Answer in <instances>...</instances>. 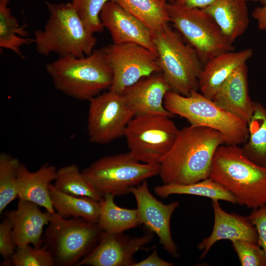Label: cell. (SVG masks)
<instances>
[{"label":"cell","instance_id":"4","mask_svg":"<svg viewBox=\"0 0 266 266\" xmlns=\"http://www.w3.org/2000/svg\"><path fill=\"white\" fill-rule=\"evenodd\" d=\"M48 18L42 30L34 32L33 43L42 56L83 57L92 53L97 39L85 28L71 2H45Z\"/></svg>","mask_w":266,"mask_h":266},{"label":"cell","instance_id":"40","mask_svg":"<svg viewBox=\"0 0 266 266\" xmlns=\"http://www.w3.org/2000/svg\"><path fill=\"white\" fill-rule=\"evenodd\" d=\"M253 1H254V2H257V1H259L261 3H262L264 0H251Z\"/></svg>","mask_w":266,"mask_h":266},{"label":"cell","instance_id":"24","mask_svg":"<svg viewBox=\"0 0 266 266\" xmlns=\"http://www.w3.org/2000/svg\"><path fill=\"white\" fill-rule=\"evenodd\" d=\"M114 196H103L100 200V209L98 225L104 232L123 233L126 230L140 225L137 209L118 206L114 201Z\"/></svg>","mask_w":266,"mask_h":266},{"label":"cell","instance_id":"22","mask_svg":"<svg viewBox=\"0 0 266 266\" xmlns=\"http://www.w3.org/2000/svg\"><path fill=\"white\" fill-rule=\"evenodd\" d=\"M248 0H215L202 9L214 20L232 44L243 34L249 24Z\"/></svg>","mask_w":266,"mask_h":266},{"label":"cell","instance_id":"14","mask_svg":"<svg viewBox=\"0 0 266 266\" xmlns=\"http://www.w3.org/2000/svg\"><path fill=\"white\" fill-rule=\"evenodd\" d=\"M154 235L150 232L132 237L123 233L102 231L97 245L76 266H133L136 262L134 255L150 243Z\"/></svg>","mask_w":266,"mask_h":266},{"label":"cell","instance_id":"18","mask_svg":"<svg viewBox=\"0 0 266 266\" xmlns=\"http://www.w3.org/2000/svg\"><path fill=\"white\" fill-rule=\"evenodd\" d=\"M39 206L19 200L16 209L9 211L13 221V239L17 247L43 245V228L50 222L53 214L42 211Z\"/></svg>","mask_w":266,"mask_h":266},{"label":"cell","instance_id":"12","mask_svg":"<svg viewBox=\"0 0 266 266\" xmlns=\"http://www.w3.org/2000/svg\"><path fill=\"white\" fill-rule=\"evenodd\" d=\"M104 49L113 72L112 91L122 94L141 78L161 72L157 54L143 46L112 43Z\"/></svg>","mask_w":266,"mask_h":266},{"label":"cell","instance_id":"27","mask_svg":"<svg viewBox=\"0 0 266 266\" xmlns=\"http://www.w3.org/2000/svg\"><path fill=\"white\" fill-rule=\"evenodd\" d=\"M154 191L162 198L173 194H186L236 203L234 197L229 191L209 177L189 184H164L155 187Z\"/></svg>","mask_w":266,"mask_h":266},{"label":"cell","instance_id":"29","mask_svg":"<svg viewBox=\"0 0 266 266\" xmlns=\"http://www.w3.org/2000/svg\"><path fill=\"white\" fill-rule=\"evenodd\" d=\"M54 181V187L63 193L88 197L98 200L102 198L87 180L76 164L66 165L58 169Z\"/></svg>","mask_w":266,"mask_h":266},{"label":"cell","instance_id":"21","mask_svg":"<svg viewBox=\"0 0 266 266\" xmlns=\"http://www.w3.org/2000/svg\"><path fill=\"white\" fill-rule=\"evenodd\" d=\"M57 172L56 167L49 163L33 172L21 163L16 186L19 200L32 202L52 214L56 213L49 194V185L55 181Z\"/></svg>","mask_w":266,"mask_h":266},{"label":"cell","instance_id":"23","mask_svg":"<svg viewBox=\"0 0 266 266\" xmlns=\"http://www.w3.org/2000/svg\"><path fill=\"white\" fill-rule=\"evenodd\" d=\"M49 194L56 212L64 218H81L97 223L100 203L88 197L76 196L63 193L51 183Z\"/></svg>","mask_w":266,"mask_h":266},{"label":"cell","instance_id":"32","mask_svg":"<svg viewBox=\"0 0 266 266\" xmlns=\"http://www.w3.org/2000/svg\"><path fill=\"white\" fill-rule=\"evenodd\" d=\"M112 0H72L71 3L86 29L94 34L103 31L104 28L100 14L104 5Z\"/></svg>","mask_w":266,"mask_h":266},{"label":"cell","instance_id":"17","mask_svg":"<svg viewBox=\"0 0 266 266\" xmlns=\"http://www.w3.org/2000/svg\"><path fill=\"white\" fill-rule=\"evenodd\" d=\"M212 207L214 226L210 235L198 245L199 250L203 251L200 259L204 258L212 246L221 240H243L258 244L256 228L247 216L226 212L221 207L218 200H212Z\"/></svg>","mask_w":266,"mask_h":266},{"label":"cell","instance_id":"25","mask_svg":"<svg viewBox=\"0 0 266 266\" xmlns=\"http://www.w3.org/2000/svg\"><path fill=\"white\" fill-rule=\"evenodd\" d=\"M248 128V137L242 151L250 160L266 168V107L260 102L255 101Z\"/></svg>","mask_w":266,"mask_h":266},{"label":"cell","instance_id":"33","mask_svg":"<svg viewBox=\"0 0 266 266\" xmlns=\"http://www.w3.org/2000/svg\"><path fill=\"white\" fill-rule=\"evenodd\" d=\"M242 266H266V254L259 244L243 240L231 241Z\"/></svg>","mask_w":266,"mask_h":266},{"label":"cell","instance_id":"8","mask_svg":"<svg viewBox=\"0 0 266 266\" xmlns=\"http://www.w3.org/2000/svg\"><path fill=\"white\" fill-rule=\"evenodd\" d=\"M102 231L97 223L64 218L56 212L44 232L43 245L52 254L56 266H76L97 245Z\"/></svg>","mask_w":266,"mask_h":266},{"label":"cell","instance_id":"15","mask_svg":"<svg viewBox=\"0 0 266 266\" xmlns=\"http://www.w3.org/2000/svg\"><path fill=\"white\" fill-rule=\"evenodd\" d=\"M100 18L104 28L109 31L113 43H135L156 54L152 31L114 0L104 5Z\"/></svg>","mask_w":266,"mask_h":266},{"label":"cell","instance_id":"20","mask_svg":"<svg viewBox=\"0 0 266 266\" xmlns=\"http://www.w3.org/2000/svg\"><path fill=\"white\" fill-rule=\"evenodd\" d=\"M253 50L229 51L209 60L203 66L198 79L200 93L212 100L216 92L231 74L252 56Z\"/></svg>","mask_w":266,"mask_h":266},{"label":"cell","instance_id":"16","mask_svg":"<svg viewBox=\"0 0 266 266\" xmlns=\"http://www.w3.org/2000/svg\"><path fill=\"white\" fill-rule=\"evenodd\" d=\"M170 90L171 87L162 72H157L141 78L122 94L134 116L161 115L171 117L173 114L164 104L165 97Z\"/></svg>","mask_w":266,"mask_h":266},{"label":"cell","instance_id":"38","mask_svg":"<svg viewBox=\"0 0 266 266\" xmlns=\"http://www.w3.org/2000/svg\"><path fill=\"white\" fill-rule=\"evenodd\" d=\"M215 0H175L174 3L187 7L204 9Z\"/></svg>","mask_w":266,"mask_h":266},{"label":"cell","instance_id":"30","mask_svg":"<svg viewBox=\"0 0 266 266\" xmlns=\"http://www.w3.org/2000/svg\"><path fill=\"white\" fill-rule=\"evenodd\" d=\"M19 160L8 154L0 155V214L13 200L18 198L16 181L20 165Z\"/></svg>","mask_w":266,"mask_h":266},{"label":"cell","instance_id":"1","mask_svg":"<svg viewBox=\"0 0 266 266\" xmlns=\"http://www.w3.org/2000/svg\"><path fill=\"white\" fill-rule=\"evenodd\" d=\"M222 134L210 128L191 125L179 130L171 148L160 163L164 184H189L209 177Z\"/></svg>","mask_w":266,"mask_h":266},{"label":"cell","instance_id":"36","mask_svg":"<svg viewBox=\"0 0 266 266\" xmlns=\"http://www.w3.org/2000/svg\"><path fill=\"white\" fill-rule=\"evenodd\" d=\"M173 265V263L167 262L159 257L157 250L155 249L147 258L136 262L133 266H171Z\"/></svg>","mask_w":266,"mask_h":266},{"label":"cell","instance_id":"34","mask_svg":"<svg viewBox=\"0 0 266 266\" xmlns=\"http://www.w3.org/2000/svg\"><path fill=\"white\" fill-rule=\"evenodd\" d=\"M12 230L13 221L9 211L0 223V254L3 260L10 259L17 248L13 241Z\"/></svg>","mask_w":266,"mask_h":266},{"label":"cell","instance_id":"19","mask_svg":"<svg viewBox=\"0 0 266 266\" xmlns=\"http://www.w3.org/2000/svg\"><path fill=\"white\" fill-rule=\"evenodd\" d=\"M247 67H238L222 84L212 100L221 108L246 122L250 120L255 101L249 94Z\"/></svg>","mask_w":266,"mask_h":266},{"label":"cell","instance_id":"11","mask_svg":"<svg viewBox=\"0 0 266 266\" xmlns=\"http://www.w3.org/2000/svg\"><path fill=\"white\" fill-rule=\"evenodd\" d=\"M89 101L87 131L90 141L106 144L124 136L134 115L123 94L108 89Z\"/></svg>","mask_w":266,"mask_h":266},{"label":"cell","instance_id":"5","mask_svg":"<svg viewBox=\"0 0 266 266\" xmlns=\"http://www.w3.org/2000/svg\"><path fill=\"white\" fill-rule=\"evenodd\" d=\"M164 104L172 114L185 118L191 125L218 131L226 144L238 145L248 139L246 122L221 108L198 91L185 96L170 90L165 97Z\"/></svg>","mask_w":266,"mask_h":266},{"label":"cell","instance_id":"6","mask_svg":"<svg viewBox=\"0 0 266 266\" xmlns=\"http://www.w3.org/2000/svg\"><path fill=\"white\" fill-rule=\"evenodd\" d=\"M153 35L159 66L171 90L185 96L198 91L203 66L195 48L169 24Z\"/></svg>","mask_w":266,"mask_h":266},{"label":"cell","instance_id":"7","mask_svg":"<svg viewBox=\"0 0 266 266\" xmlns=\"http://www.w3.org/2000/svg\"><path fill=\"white\" fill-rule=\"evenodd\" d=\"M160 171V164L140 162L128 152L100 158L81 171L102 197H115L131 193L133 187L159 174Z\"/></svg>","mask_w":266,"mask_h":266},{"label":"cell","instance_id":"13","mask_svg":"<svg viewBox=\"0 0 266 266\" xmlns=\"http://www.w3.org/2000/svg\"><path fill=\"white\" fill-rule=\"evenodd\" d=\"M131 193L136 200L140 225L143 224L150 232L156 234L164 249L172 257L178 258V247L171 235L170 221L179 202L163 203L152 195L146 180L133 187Z\"/></svg>","mask_w":266,"mask_h":266},{"label":"cell","instance_id":"3","mask_svg":"<svg viewBox=\"0 0 266 266\" xmlns=\"http://www.w3.org/2000/svg\"><path fill=\"white\" fill-rule=\"evenodd\" d=\"M46 70L55 88L80 100H88L109 89L113 72L104 47L83 57H59Z\"/></svg>","mask_w":266,"mask_h":266},{"label":"cell","instance_id":"31","mask_svg":"<svg viewBox=\"0 0 266 266\" xmlns=\"http://www.w3.org/2000/svg\"><path fill=\"white\" fill-rule=\"evenodd\" d=\"M13 266H54L53 256L44 245L36 247L26 245L17 247L10 258Z\"/></svg>","mask_w":266,"mask_h":266},{"label":"cell","instance_id":"37","mask_svg":"<svg viewBox=\"0 0 266 266\" xmlns=\"http://www.w3.org/2000/svg\"><path fill=\"white\" fill-rule=\"evenodd\" d=\"M262 6L255 8L252 16L256 21L260 30H266V0L262 3Z\"/></svg>","mask_w":266,"mask_h":266},{"label":"cell","instance_id":"2","mask_svg":"<svg viewBox=\"0 0 266 266\" xmlns=\"http://www.w3.org/2000/svg\"><path fill=\"white\" fill-rule=\"evenodd\" d=\"M209 178L229 191L239 205L254 209L266 203V168L250 160L238 145L218 147Z\"/></svg>","mask_w":266,"mask_h":266},{"label":"cell","instance_id":"26","mask_svg":"<svg viewBox=\"0 0 266 266\" xmlns=\"http://www.w3.org/2000/svg\"><path fill=\"white\" fill-rule=\"evenodd\" d=\"M153 33L169 23L167 2L162 0H114Z\"/></svg>","mask_w":266,"mask_h":266},{"label":"cell","instance_id":"28","mask_svg":"<svg viewBox=\"0 0 266 266\" xmlns=\"http://www.w3.org/2000/svg\"><path fill=\"white\" fill-rule=\"evenodd\" d=\"M11 0H0V47L6 49L21 58V47L33 42V38L27 37L26 25L21 26L12 15L8 4Z\"/></svg>","mask_w":266,"mask_h":266},{"label":"cell","instance_id":"39","mask_svg":"<svg viewBox=\"0 0 266 266\" xmlns=\"http://www.w3.org/2000/svg\"><path fill=\"white\" fill-rule=\"evenodd\" d=\"M167 3H174L175 0H162Z\"/></svg>","mask_w":266,"mask_h":266},{"label":"cell","instance_id":"10","mask_svg":"<svg viewBox=\"0 0 266 266\" xmlns=\"http://www.w3.org/2000/svg\"><path fill=\"white\" fill-rule=\"evenodd\" d=\"M179 130L167 116H134L124 136L130 153L140 162L160 164L175 142Z\"/></svg>","mask_w":266,"mask_h":266},{"label":"cell","instance_id":"35","mask_svg":"<svg viewBox=\"0 0 266 266\" xmlns=\"http://www.w3.org/2000/svg\"><path fill=\"white\" fill-rule=\"evenodd\" d=\"M247 217L256 228L258 235V244L266 254V203L253 209Z\"/></svg>","mask_w":266,"mask_h":266},{"label":"cell","instance_id":"9","mask_svg":"<svg viewBox=\"0 0 266 266\" xmlns=\"http://www.w3.org/2000/svg\"><path fill=\"white\" fill-rule=\"evenodd\" d=\"M169 22L197 51L202 64L233 50L213 18L202 9L167 3Z\"/></svg>","mask_w":266,"mask_h":266}]
</instances>
